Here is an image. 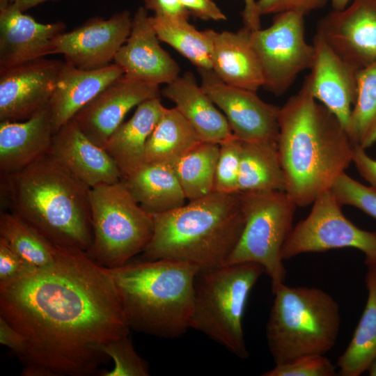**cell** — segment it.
<instances>
[{
    "label": "cell",
    "instance_id": "cell-1",
    "mask_svg": "<svg viewBox=\"0 0 376 376\" xmlns=\"http://www.w3.org/2000/svg\"><path fill=\"white\" fill-rule=\"evenodd\" d=\"M0 316L24 337V376L98 373L104 347L130 330L107 269L61 247L52 265L0 284Z\"/></svg>",
    "mask_w": 376,
    "mask_h": 376
},
{
    "label": "cell",
    "instance_id": "cell-2",
    "mask_svg": "<svg viewBox=\"0 0 376 376\" xmlns=\"http://www.w3.org/2000/svg\"><path fill=\"white\" fill-rule=\"evenodd\" d=\"M279 123L285 191L297 206H308L330 190L352 163L354 146L340 121L304 82L279 107Z\"/></svg>",
    "mask_w": 376,
    "mask_h": 376
},
{
    "label": "cell",
    "instance_id": "cell-3",
    "mask_svg": "<svg viewBox=\"0 0 376 376\" xmlns=\"http://www.w3.org/2000/svg\"><path fill=\"white\" fill-rule=\"evenodd\" d=\"M10 212L56 246L86 252L92 243L91 188L48 152L27 167L1 174Z\"/></svg>",
    "mask_w": 376,
    "mask_h": 376
},
{
    "label": "cell",
    "instance_id": "cell-4",
    "mask_svg": "<svg viewBox=\"0 0 376 376\" xmlns=\"http://www.w3.org/2000/svg\"><path fill=\"white\" fill-rule=\"evenodd\" d=\"M152 217L153 233L143 251L144 260H180L199 271L225 265L244 224L239 191H214Z\"/></svg>",
    "mask_w": 376,
    "mask_h": 376
},
{
    "label": "cell",
    "instance_id": "cell-5",
    "mask_svg": "<svg viewBox=\"0 0 376 376\" xmlns=\"http://www.w3.org/2000/svg\"><path fill=\"white\" fill-rule=\"evenodd\" d=\"M107 270L130 329L167 338L190 329L196 266L159 259L127 262Z\"/></svg>",
    "mask_w": 376,
    "mask_h": 376
},
{
    "label": "cell",
    "instance_id": "cell-6",
    "mask_svg": "<svg viewBox=\"0 0 376 376\" xmlns=\"http://www.w3.org/2000/svg\"><path fill=\"white\" fill-rule=\"evenodd\" d=\"M274 295L266 338L276 365L324 355L334 347L340 312L333 297L320 288L285 284Z\"/></svg>",
    "mask_w": 376,
    "mask_h": 376
},
{
    "label": "cell",
    "instance_id": "cell-7",
    "mask_svg": "<svg viewBox=\"0 0 376 376\" xmlns=\"http://www.w3.org/2000/svg\"><path fill=\"white\" fill-rule=\"evenodd\" d=\"M263 273V267L253 262L198 271L190 329L205 334L236 357L248 358L242 318L249 293Z\"/></svg>",
    "mask_w": 376,
    "mask_h": 376
},
{
    "label": "cell",
    "instance_id": "cell-8",
    "mask_svg": "<svg viewBox=\"0 0 376 376\" xmlns=\"http://www.w3.org/2000/svg\"><path fill=\"white\" fill-rule=\"evenodd\" d=\"M93 240L86 252L107 269L142 252L153 233V217L143 210L121 180L91 188Z\"/></svg>",
    "mask_w": 376,
    "mask_h": 376
},
{
    "label": "cell",
    "instance_id": "cell-9",
    "mask_svg": "<svg viewBox=\"0 0 376 376\" xmlns=\"http://www.w3.org/2000/svg\"><path fill=\"white\" fill-rule=\"evenodd\" d=\"M239 193L244 224L225 265L244 262L261 265L271 280L274 294L285 280L281 250L293 228L297 206L284 191Z\"/></svg>",
    "mask_w": 376,
    "mask_h": 376
},
{
    "label": "cell",
    "instance_id": "cell-10",
    "mask_svg": "<svg viewBox=\"0 0 376 376\" xmlns=\"http://www.w3.org/2000/svg\"><path fill=\"white\" fill-rule=\"evenodd\" d=\"M312 204L308 215L293 227L283 244V260L305 253L354 248L363 253L367 266L376 265V232L362 230L348 220L331 189Z\"/></svg>",
    "mask_w": 376,
    "mask_h": 376
},
{
    "label": "cell",
    "instance_id": "cell-11",
    "mask_svg": "<svg viewBox=\"0 0 376 376\" xmlns=\"http://www.w3.org/2000/svg\"><path fill=\"white\" fill-rule=\"evenodd\" d=\"M304 17L283 12L274 15L269 27L251 31V42L263 73V87L276 96L284 94L313 63L314 47L306 40Z\"/></svg>",
    "mask_w": 376,
    "mask_h": 376
},
{
    "label": "cell",
    "instance_id": "cell-12",
    "mask_svg": "<svg viewBox=\"0 0 376 376\" xmlns=\"http://www.w3.org/2000/svg\"><path fill=\"white\" fill-rule=\"evenodd\" d=\"M197 70L202 88L222 111L235 137L243 142L278 141L279 107L255 91L224 83L212 70Z\"/></svg>",
    "mask_w": 376,
    "mask_h": 376
},
{
    "label": "cell",
    "instance_id": "cell-13",
    "mask_svg": "<svg viewBox=\"0 0 376 376\" xmlns=\"http://www.w3.org/2000/svg\"><path fill=\"white\" fill-rule=\"evenodd\" d=\"M132 17L124 10L108 19L95 17L54 40L53 54L63 55L65 61L84 70L109 65L127 40Z\"/></svg>",
    "mask_w": 376,
    "mask_h": 376
},
{
    "label": "cell",
    "instance_id": "cell-14",
    "mask_svg": "<svg viewBox=\"0 0 376 376\" xmlns=\"http://www.w3.org/2000/svg\"><path fill=\"white\" fill-rule=\"evenodd\" d=\"M63 63L41 58L0 70V121H22L47 107Z\"/></svg>",
    "mask_w": 376,
    "mask_h": 376
},
{
    "label": "cell",
    "instance_id": "cell-15",
    "mask_svg": "<svg viewBox=\"0 0 376 376\" xmlns=\"http://www.w3.org/2000/svg\"><path fill=\"white\" fill-rule=\"evenodd\" d=\"M316 34L359 70L376 62V0H353L317 23Z\"/></svg>",
    "mask_w": 376,
    "mask_h": 376
},
{
    "label": "cell",
    "instance_id": "cell-16",
    "mask_svg": "<svg viewBox=\"0 0 376 376\" xmlns=\"http://www.w3.org/2000/svg\"><path fill=\"white\" fill-rule=\"evenodd\" d=\"M160 95L159 85L123 75L79 110L72 119L93 142L104 148L132 108Z\"/></svg>",
    "mask_w": 376,
    "mask_h": 376
},
{
    "label": "cell",
    "instance_id": "cell-17",
    "mask_svg": "<svg viewBox=\"0 0 376 376\" xmlns=\"http://www.w3.org/2000/svg\"><path fill=\"white\" fill-rule=\"evenodd\" d=\"M313 45L314 57L304 82L311 95L333 113L346 130L357 98L359 69L339 56L316 33Z\"/></svg>",
    "mask_w": 376,
    "mask_h": 376
},
{
    "label": "cell",
    "instance_id": "cell-18",
    "mask_svg": "<svg viewBox=\"0 0 376 376\" xmlns=\"http://www.w3.org/2000/svg\"><path fill=\"white\" fill-rule=\"evenodd\" d=\"M113 61L125 76L159 86L175 80L180 71L178 63L160 46L144 6L133 16L130 35Z\"/></svg>",
    "mask_w": 376,
    "mask_h": 376
},
{
    "label": "cell",
    "instance_id": "cell-19",
    "mask_svg": "<svg viewBox=\"0 0 376 376\" xmlns=\"http://www.w3.org/2000/svg\"><path fill=\"white\" fill-rule=\"evenodd\" d=\"M48 153L90 188L122 180L113 159L81 131L74 119L54 134Z\"/></svg>",
    "mask_w": 376,
    "mask_h": 376
},
{
    "label": "cell",
    "instance_id": "cell-20",
    "mask_svg": "<svg viewBox=\"0 0 376 376\" xmlns=\"http://www.w3.org/2000/svg\"><path fill=\"white\" fill-rule=\"evenodd\" d=\"M9 5L0 9V70L53 54L61 21L42 24Z\"/></svg>",
    "mask_w": 376,
    "mask_h": 376
},
{
    "label": "cell",
    "instance_id": "cell-21",
    "mask_svg": "<svg viewBox=\"0 0 376 376\" xmlns=\"http://www.w3.org/2000/svg\"><path fill=\"white\" fill-rule=\"evenodd\" d=\"M124 75L115 63L93 70L63 61L49 103L54 134L109 84Z\"/></svg>",
    "mask_w": 376,
    "mask_h": 376
},
{
    "label": "cell",
    "instance_id": "cell-22",
    "mask_svg": "<svg viewBox=\"0 0 376 376\" xmlns=\"http://www.w3.org/2000/svg\"><path fill=\"white\" fill-rule=\"evenodd\" d=\"M53 135L49 106L22 121H1V174L19 171L46 155Z\"/></svg>",
    "mask_w": 376,
    "mask_h": 376
},
{
    "label": "cell",
    "instance_id": "cell-23",
    "mask_svg": "<svg viewBox=\"0 0 376 376\" xmlns=\"http://www.w3.org/2000/svg\"><path fill=\"white\" fill-rule=\"evenodd\" d=\"M161 95L174 102L202 141L219 144L233 135L224 114L197 84L191 72L167 84Z\"/></svg>",
    "mask_w": 376,
    "mask_h": 376
},
{
    "label": "cell",
    "instance_id": "cell-24",
    "mask_svg": "<svg viewBox=\"0 0 376 376\" xmlns=\"http://www.w3.org/2000/svg\"><path fill=\"white\" fill-rule=\"evenodd\" d=\"M250 33L244 26L235 32L214 31L212 70L224 83L256 92L264 77Z\"/></svg>",
    "mask_w": 376,
    "mask_h": 376
},
{
    "label": "cell",
    "instance_id": "cell-25",
    "mask_svg": "<svg viewBox=\"0 0 376 376\" xmlns=\"http://www.w3.org/2000/svg\"><path fill=\"white\" fill-rule=\"evenodd\" d=\"M164 109L160 97L144 101L108 139L104 149L115 162L122 179L146 163V143Z\"/></svg>",
    "mask_w": 376,
    "mask_h": 376
},
{
    "label": "cell",
    "instance_id": "cell-26",
    "mask_svg": "<svg viewBox=\"0 0 376 376\" xmlns=\"http://www.w3.org/2000/svg\"><path fill=\"white\" fill-rule=\"evenodd\" d=\"M122 181L141 207L152 216L177 209L187 200L173 167L168 164L145 163Z\"/></svg>",
    "mask_w": 376,
    "mask_h": 376
},
{
    "label": "cell",
    "instance_id": "cell-27",
    "mask_svg": "<svg viewBox=\"0 0 376 376\" xmlns=\"http://www.w3.org/2000/svg\"><path fill=\"white\" fill-rule=\"evenodd\" d=\"M285 191L276 141L243 142L237 191Z\"/></svg>",
    "mask_w": 376,
    "mask_h": 376
},
{
    "label": "cell",
    "instance_id": "cell-28",
    "mask_svg": "<svg viewBox=\"0 0 376 376\" xmlns=\"http://www.w3.org/2000/svg\"><path fill=\"white\" fill-rule=\"evenodd\" d=\"M202 141L175 107H164L146 146V163L173 166Z\"/></svg>",
    "mask_w": 376,
    "mask_h": 376
},
{
    "label": "cell",
    "instance_id": "cell-29",
    "mask_svg": "<svg viewBox=\"0 0 376 376\" xmlns=\"http://www.w3.org/2000/svg\"><path fill=\"white\" fill-rule=\"evenodd\" d=\"M366 304L345 351L337 361L341 376H359L376 357V265L368 266Z\"/></svg>",
    "mask_w": 376,
    "mask_h": 376
},
{
    "label": "cell",
    "instance_id": "cell-30",
    "mask_svg": "<svg viewBox=\"0 0 376 376\" xmlns=\"http://www.w3.org/2000/svg\"><path fill=\"white\" fill-rule=\"evenodd\" d=\"M160 41L171 46L197 69L212 70V29L198 31L189 20L150 16Z\"/></svg>",
    "mask_w": 376,
    "mask_h": 376
},
{
    "label": "cell",
    "instance_id": "cell-31",
    "mask_svg": "<svg viewBox=\"0 0 376 376\" xmlns=\"http://www.w3.org/2000/svg\"><path fill=\"white\" fill-rule=\"evenodd\" d=\"M219 144L201 141L173 166L187 200L214 191Z\"/></svg>",
    "mask_w": 376,
    "mask_h": 376
},
{
    "label": "cell",
    "instance_id": "cell-32",
    "mask_svg": "<svg viewBox=\"0 0 376 376\" xmlns=\"http://www.w3.org/2000/svg\"><path fill=\"white\" fill-rule=\"evenodd\" d=\"M0 237L33 269L52 265L57 257L58 246L10 212L1 213Z\"/></svg>",
    "mask_w": 376,
    "mask_h": 376
},
{
    "label": "cell",
    "instance_id": "cell-33",
    "mask_svg": "<svg viewBox=\"0 0 376 376\" xmlns=\"http://www.w3.org/2000/svg\"><path fill=\"white\" fill-rule=\"evenodd\" d=\"M346 132L354 146L376 143V62L357 72V94Z\"/></svg>",
    "mask_w": 376,
    "mask_h": 376
},
{
    "label": "cell",
    "instance_id": "cell-34",
    "mask_svg": "<svg viewBox=\"0 0 376 376\" xmlns=\"http://www.w3.org/2000/svg\"><path fill=\"white\" fill-rule=\"evenodd\" d=\"M242 141L233 135L219 143L214 191H237Z\"/></svg>",
    "mask_w": 376,
    "mask_h": 376
},
{
    "label": "cell",
    "instance_id": "cell-35",
    "mask_svg": "<svg viewBox=\"0 0 376 376\" xmlns=\"http://www.w3.org/2000/svg\"><path fill=\"white\" fill-rule=\"evenodd\" d=\"M105 354L113 361L111 370H102V376H148L147 363L136 353L130 335L111 342L104 347Z\"/></svg>",
    "mask_w": 376,
    "mask_h": 376
},
{
    "label": "cell",
    "instance_id": "cell-36",
    "mask_svg": "<svg viewBox=\"0 0 376 376\" xmlns=\"http://www.w3.org/2000/svg\"><path fill=\"white\" fill-rule=\"evenodd\" d=\"M331 191L343 205L355 207L376 219V189L366 186L342 173L334 182Z\"/></svg>",
    "mask_w": 376,
    "mask_h": 376
},
{
    "label": "cell",
    "instance_id": "cell-37",
    "mask_svg": "<svg viewBox=\"0 0 376 376\" xmlns=\"http://www.w3.org/2000/svg\"><path fill=\"white\" fill-rule=\"evenodd\" d=\"M336 368L324 355H313L276 365L263 376H334Z\"/></svg>",
    "mask_w": 376,
    "mask_h": 376
},
{
    "label": "cell",
    "instance_id": "cell-38",
    "mask_svg": "<svg viewBox=\"0 0 376 376\" xmlns=\"http://www.w3.org/2000/svg\"><path fill=\"white\" fill-rule=\"evenodd\" d=\"M327 0H257L259 15L277 14L283 12H295L302 15L323 8Z\"/></svg>",
    "mask_w": 376,
    "mask_h": 376
},
{
    "label": "cell",
    "instance_id": "cell-39",
    "mask_svg": "<svg viewBox=\"0 0 376 376\" xmlns=\"http://www.w3.org/2000/svg\"><path fill=\"white\" fill-rule=\"evenodd\" d=\"M32 270L34 269L0 237V284L10 282Z\"/></svg>",
    "mask_w": 376,
    "mask_h": 376
},
{
    "label": "cell",
    "instance_id": "cell-40",
    "mask_svg": "<svg viewBox=\"0 0 376 376\" xmlns=\"http://www.w3.org/2000/svg\"><path fill=\"white\" fill-rule=\"evenodd\" d=\"M190 15L202 20L225 21L227 17L213 0H180Z\"/></svg>",
    "mask_w": 376,
    "mask_h": 376
},
{
    "label": "cell",
    "instance_id": "cell-41",
    "mask_svg": "<svg viewBox=\"0 0 376 376\" xmlns=\"http://www.w3.org/2000/svg\"><path fill=\"white\" fill-rule=\"evenodd\" d=\"M144 7L156 17L189 20L190 16L180 0H145Z\"/></svg>",
    "mask_w": 376,
    "mask_h": 376
},
{
    "label": "cell",
    "instance_id": "cell-42",
    "mask_svg": "<svg viewBox=\"0 0 376 376\" xmlns=\"http://www.w3.org/2000/svg\"><path fill=\"white\" fill-rule=\"evenodd\" d=\"M352 163L361 177L376 189V159L370 157L366 149L354 146Z\"/></svg>",
    "mask_w": 376,
    "mask_h": 376
},
{
    "label": "cell",
    "instance_id": "cell-43",
    "mask_svg": "<svg viewBox=\"0 0 376 376\" xmlns=\"http://www.w3.org/2000/svg\"><path fill=\"white\" fill-rule=\"evenodd\" d=\"M0 343L10 348L18 357L24 350L22 335L0 316Z\"/></svg>",
    "mask_w": 376,
    "mask_h": 376
},
{
    "label": "cell",
    "instance_id": "cell-44",
    "mask_svg": "<svg viewBox=\"0 0 376 376\" xmlns=\"http://www.w3.org/2000/svg\"><path fill=\"white\" fill-rule=\"evenodd\" d=\"M244 7L242 12L244 27L250 31L260 28V15H259L256 0H243Z\"/></svg>",
    "mask_w": 376,
    "mask_h": 376
},
{
    "label": "cell",
    "instance_id": "cell-45",
    "mask_svg": "<svg viewBox=\"0 0 376 376\" xmlns=\"http://www.w3.org/2000/svg\"><path fill=\"white\" fill-rule=\"evenodd\" d=\"M47 1L52 0H10V5L19 10L20 11L24 12L29 8H31Z\"/></svg>",
    "mask_w": 376,
    "mask_h": 376
},
{
    "label": "cell",
    "instance_id": "cell-46",
    "mask_svg": "<svg viewBox=\"0 0 376 376\" xmlns=\"http://www.w3.org/2000/svg\"><path fill=\"white\" fill-rule=\"evenodd\" d=\"M351 0H331L333 10H341L345 9Z\"/></svg>",
    "mask_w": 376,
    "mask_h": 376
},
{
    "label": "cell",
    "instance_id": "cell-47",
    "mask_svg": "<svg viewBox=\"0 0 376 376\" xmlns=\"http://www.w3.org/2000/svg\"><path fill=\"white\" fill-rule=\"evenodd\" d=\"M368 370L370 376H376V357L370 366Z\"/></svg>",
    "mask_w": 376,
    "mask_h": 376
}]
</instances>
